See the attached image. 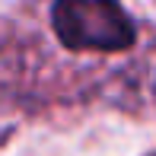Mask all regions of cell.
<instances>
[{"label": "cell", "mask_w": 156, "mask_h": 156, "mask_svg": "<svg viewBox=\"0 0 156 156\" xmlns=\"http://www.w3.org/2000/svg\"><path fill=\"white\" fill-rule=\"evenodd\" d=\"M51 26L70 51H127L137 26L118 0H54Z\"/></svg>", "instance_id": "6da1fadb"}]
</instances>
